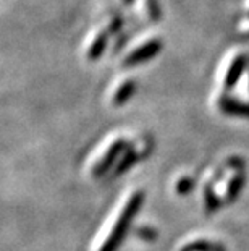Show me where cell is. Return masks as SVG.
Instances as JSON below:
<instances>
[{"instance_id": "cell-2", "label": "cell", "mask_w": 249, "mask_h": 251, "mask_svg": "<svg viewBox=\"0 0 249 251\" xmlns=\"http://www.w3.org/2000/svg\"><path fill=\"white\" fill-rule=\"evenodd\" d=\"M160 46H162L160 41H157V39L147 41L142 46H137L133 52H130V54L125 57L123 63L131 67V65H137V63H141V62L149 60L151 57H154L158 50H160Z\"/></svg>"}, {"instance_id": "cell-9", "label": "cell", "mask_w": 249, "mask_h": 251, "mask_svg": "<svg viewBox=\"0 0 249 251\" xmlns=\"http://www.w3.org/2000/svg\"><path fill=\"white\" fill-rule=\"evenodd\" d=\"M136 161V154L133 149H130V151H125V157L121 159V165H120V169H118V172H123V170H126L128 167H131L133 165V162Z\"/></svg>"}, {"instance_id": "cell-7", "label": "cell", "mask_w": 249, "mask_h": 251, "mask_svg": "<svg viewBox=\"0 0 249 251\" xmlns=\"http://www.w3.org/2000/svg\"><path fill=\"white\" fill-rule=\"evenodd\" d=\"M180 251H224V248L209 242V240L207 242H205V240H194V242H189L184 245Z\"/></svg>"}, {"instance_id": "cell-1", "label": "cell", "mask_w": 249, "mask_h": 251, "mask_svg": "<svg viewBox=\"0 0 249 251\" xmlns=\"http://www.w3.org/2000/svg\"><path fill=\"white\" fill-rule=\"evenodd\" d=\"M141 201H142L141 191H135L133 195H130L126 198V201L123 202V206H121V209L118 212V217H116V221L112 224L110 232L107 233V237H105V240L102 242V247H100L99 251H115L118 248L121 238H123V235L126 232V227H128L131 219L136 214L137 207L141 206Z\"/></svg>"}, {"instance_id": "cell-4", "label": "cell", "mask_w": 249, "mask_h": 251, "mask_svg": "<svg viewBox=\"0 0 249 251\" xmlns=\"http://www.w3.org/2000/svg\"><path fill=\"white\" fill-rule=\"evenodd\" d=\"M220 109L224 110L225 114L248 117V119H249V104L241 102V100H235V99H231V98H222Z\"/></svg>"}, {"instance_id": "cell-5", "label": "cell", "mask_w": 249, "mask_h": 251, "mask_svg": "<svg viewBox=\"0 0 249 251\" xmlns=\"http://www.w3.org/2000/svg\"><path fill=\"white\" fill-rule=\"evenodd\" d=\"M243 67H245V57L236 55L235 58H233V62L230 63L228 70H226V75L224 78V84H225L226 89L231 88L233 84L238 81V78H240V75L243 72Z\"/></svg>"}, {"instance_id": "cell-11", "label": "cell", "mask_w": 249, "mask_h": 251, "mask_svg": "<svg viewBox=\"0 0 249 251\" xmlns=\"http://www.w3.org/2000/svg\"><path fill=\"white\" fill-rule=\"evenodd\" d=\"M123 2H125V3H130V2H131V0H123Z\"/></svg>"}, {"instance_id": "cell-3", "label": "cell", "mask_w": 249, "mask_h": 251, "mask_svg": "<svg viewBox=\"0 0 249 251\" xmlns=\"http://www.w3.org/2000/svg\"><path fill=\"white\" fill-rule=\"evenodd\" d=\"M121 149H123V141H121V140H115V141L110 143L107 151H105V154L97 161L96 169H94V174L99 175V174H102L104 170H107L110 165H112V162L116 159V156L120 154Z\"/></svg>"}, {"instance_id": "cell-8", "label": "cell", "mask_w": 249, "mask_h": 251, "mask_svg": "<svg viewBox=\"0 0 249 251\" xmlns=\"http://www.w3.org/2000/svg\"><path fill=\"white\" fill-rule=\"evenodd\" d=\"M105 39H107V34L97 33L96 39L89 44V49H88V57L89 58H97L100 55V52L105 49Z\"/></svg>"}, {"instance_id": "cell-6", "label": "cell", "mask_w": 249, "mask_h": 251, "mask_svg": "<svg viewBox=\"0 0 249 251\" xmlns=\"http://www.w3.org/2000/svg\"><path fill=\"white\" fill-rule=\"evenodd\" d=\"M135 93V81L133 79H126V81L120 83L116 86L115 93L112 94V102L113 105H121L125 100L130 99V96Z\"/></svg>"}, {"instance_id": "cell-10", "label": "cell", "mask_w": 249, "mask_h": 251, "mask_svg": "<svg viewBox=\"0 0 249 251\" xmlns=\"http://www.w3.org/2000/svg\"><path fill=\"white\" fill-rule=\"evenodd\" d=\"M189 185H191V181L186 180V178H181V181L177 185V190L178 193H186V191L189 190Z\"/></svg>"}]
</instances>
